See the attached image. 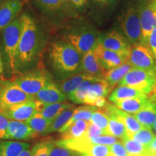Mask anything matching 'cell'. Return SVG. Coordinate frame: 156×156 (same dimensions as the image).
<instances>
[{"mask_svg":"<svg viewBox=\"0 0 156 156\" xmlns=\"http://www.w3.org/2000/svg\"><path fill=\"white\" fill-rule=\"evenodd\" d=\"M98 109L97 107L93 106H81L79 107H76L74 111L73 116H72L70 119L68 121L67 124L62 127L61 129L58 131V132H62L64 131V130L69 126L70 124H72L76 121L77 120H85L87 122H90V120L91 116L93 114V112H95Z\"/></svg>","mask_w":156,"mask_h":156,"instance_id":"obj_29","label":"cell"},{"mask_svg":"<svg viewBox=\"0 0 156 156\" xmlns=\"http://www.w3.org/2000/svg\"><path fill=\"white\" fill-rule=\"evenodd\" d=\"M38 110L39 103L31 99L3 109L0 113L9 120L25 122L38 113Z\"/></svg>","mask_w":156,"mask_h":156,"instance_id":"obj_12","label":"cell"},{"mask_svg":"<svg viewBox=\"0 0 156 156\" xmlns=\"http://www.w3.org/2000/svg\"><path fill=\"white\" fill-rule=\"evenodd\" d=\"M31 99L33 97L25 93L12 80H2L0 82V112Z\"/></svg>","mask_w":156,"mask_h":156,"instance_id":"obj_9","label":"cell"},{"mask_svg":"<svg viewBox=\"0 0 156 156\" xmlns=\"http://www.w3.org/2000/svg\"><path fill=\"white\" fill-rule=\"evenodd\" d=\"M99 44L106 49L126 54H129L131 47V45L124 35L114 30L104 35H101Z\"/></svg>","mask_w":156,"mask_h":156,"instance_id":"obj_14","label":"cell"},{"mask_svg":"<svg viewBox=\"0 0 156 156\" xmlns=\"http://www.w3.org/2000/svg\"><path fill=\"white\" fill-rule=\"evenodd\" d=\"M109 118L107 115L103 113L102 111L98 108L95 112H93V114L91 116L90 122L97 126L98 127L101 128V129L106 130L108 124Z\"/></svg>","mask_w":156,"mask_h":156,"instance_id":"obj_37","label":"cell"},{"mask_svg":"<svg viewBox=\"0 0 156 156\" xmlns=\"http://www.w3.org/2000/svg\"><path fill=\"white\" fill-rule=\"evenodd\" d=\"M147 46L151 49L156 61V26L152 30L151 34H150L149 38H148Z\"/></svg>","mask_w":156,"mask_h":156,"instance_id":"obj_42","label":"cell"},{"mask_svg":"<svg viewBox=\"0 0 156 156\" xmlns=\"http://www.w3.org/2000/svg\"><path fill=\"white\" fill-rule=\"evenodd\" d=\"M156 83V72L133 67L118 85H126L150 95Z\"/></svg>","mask_w":156,"mask_h":156,"instance_id":"obj_6","label":"cell"},{"mask_svg":"<svg viewBox=\"0 0 156 156\" xmlns=\"http://www.w3.org/2000/svg\"><path fill=\"white\" fill-rule=\"evenodd\" d=\"M33 99L41 104L64 103L67 100V96L62 92L57 84L52 81L41 90L33 97Z\"/></svg>","mask_w":156,"mask_h":156,"instance_id":"obj_17","label":"cell"},{"mask_svg":"<svg viewBox=\"0 0 156 156\" xmlns=\"http://www.w3.org/2000/svg\"><path fill=\"white\" fill-rule=\"evenodd\" d=\"M34 2L37 8L47 15L55 14L69 5L68 0H34Z\"/></svg>","mask_w":156,"mask_h":156,"instance_id":"obj_28","label":"cell"},{"mask_svg":"<svg viewBox=\"0 0 156 156\" xmlns=\"http://www.w3.org/2000/svg\"><path fill=\"white\" fill-rule=\"evenodd\" d=\"M23 17L20 15L2 32L1 48L4 65L13 75H15V58L20 39L23 28Z\"/></svg>","mask_w":156,"mask_h":156,"instance_id":"obj_4","label":"cell"},{"mask_svg":"<svg viewBox=\"0 0 156 156\" xmlns=\"http://www.w3.org/2000/svg\"><path fill=\"white\" fill-rule=\"evenodd\" d=\"M89 122L85 120H77L68 126L65 130L60 132L59 140H77L83 137L86 132Z\"/></svg>","mask_w":156,"mask_h":156,"instance_id":"obj_25","label":"cell"},{"mask_svg":"<svg viewBox=\"0 0 156 156\" xmlns=\"http://www.w3.org/2000/svg\"><path fill=\"white\" fill-rule=\"evenodd\" d=\"M23 28L15 58V75L34 69L46 45V36L40 25L28 13H23Z\"/></svg>","mask_w":156,"mask_h":156,"instance_id":"obj_1","label":"cell"},{"mask_svg":"<svg viewBox=\"0 0 156 156\" xmlns=\"http://www.w3.org/2000/svg\"><path fill=\"white\" fill-rule=\"evenodd\" d=\"M30 127L38 134H44L47 131L50 123L48 122L41 114L36 113L29 119L25 122Z\"/></svg>","mask_w":156,"mask_h":156,"instance_id":"obj_34","label":"cell"},{"mask_svg":"<svg viewBox=\"0 0 156 156\" xmlns=\"http://www.w3.org/2000/svg\"><path fill=\"white\" fill-rule=\"evenodd\" d=\"M54 145V142L42 141L35 144L31 151L32 156H49L51 151Z\"/></svg>","mask_w":156,"mask_h":156,"instance_id":"obj_36","label":"cell"},{"mask_svg":"<svg viewBox=\"0 0 156 156\" xmlns=\"http://www.w3.org/2000/svg\"><path fill=\"white\" fill-rule=\"evenodd\" d=\"M152 129L153 130L155 133H156V119H155V122H154V124H153V129Z\"/></svg>","mask_w":156,"mask_h":156,"instance_id":"obj_49","label":"cell"},{"mask_svg":"<svg viewBox=\"0 0 156 156\" xmlns=\"http://www.w3.org/2000/svg\"><path fill=\"white\" fill-rule=\"evenodd\" d=\"M19 156H32V151L31 149H26L23 151L22 153L20 154Z\"/></svg>","mask_w":156,"mask_h":156,"instance_id":"obj_48","label":"cell"},{"mask_svg":"<svg viewBox=\"0 0 156 156\" xmlns=\"http://www.w3.org/2000/svg\"><path fill=\"white\" fill-rule=\"evenodd\" d=\"M112 90V88L104 79L99 80L90 87L84 101V104L93 106L98 98L106 97Z\"/></svg>","mask_w":156,"mask_h":156,"instance_id":"obj_21","label":"cell"},{"mask_svg":"<svg viewBox=\"0 0 156 156\" xmlns=\"http://www.w3.org/2000/svg\"><path fill=\"white\" fill-rule=\"evenodd\" d=\"M101 135H108V134H107V132L106 130L101 129V128L98 127L97 126H95V124H93V123L89 122L86 132H85V135H84L83 137L90 138V137H93V136H101Z\"/></svg>","mask_w":156,"mask_h":156,"instance_id":"obj_41","label":"cell"},{"mask_svg":"<svg viewBox=\"0 0 156 156\" xmlns=\"http://www.w3.org/2000/svg\"><path fill=\"white\" fill-rule=\"evenodd\" d=\"M147 148L151 156L156 155V136L155 139L153 140V142L147 146Z\"/></svg>","mask_w":156,"mask_h":156,"instance_id":"obj_45","label":"cell"},{"mask_svg":"<svg viewBox=\"0 0 156 156\" xmlns=\"http://www.w3.org/2000/svg\"><path fill=\"white\" fill-rule=\"evenodd\" d=\"M30 147V144L28 142L2 140L0 141V156H19L23 151Z\"/></svg>","mask_w":156,"mask_h":156,"instance_id":"obj_26","label":"cell"},{"mask_svg":"<svg viewBox=\"0 0 156 156\" xmlns=\"http://www.w3.org/2000/svg\"><path fill=\"white\" fill-rule=\"evenodd\" d=\"M109 156H130L123 143L116 142L109 146Z\"/></svg>","mask_w":156,"mask_h":156,"instance_id":"obj_40","label":"cell"},{"mask_svg":"<svg viewBox=\"0 0 156 156\" xmlns=\"http://www.w3.org/2000/svg\"><path fill=\"white\" fill-rule=\"evenodd\" d=\"M76 108L75 106L71 108H67L63 111L61 114H59L51 122L49 126H48L47 131H46V134H48L51 133H53L55 132H58L63 126L65 125L68 122V121L70 119L73 114Z\"/></svg>","mask_w":156,"mask_h":156,"instance_id":"obj_32","label":"cell"},{"mask_svg":"<svg viewBox=\"0 0 156 156\" xmlns=\"http://www.w3.org/2000/svg\"><path fill=\"white\" fill-rule=\"evenodd\" d=\"M95 77H96L89 75L86 73H79L62 79L56 84L59 89L68 97L79 87L83 81Z\"/></svg>","mask_w":156,"mask_h":156,"instance_id":"obj_20","label":"cell"},{"mask_svg":"<svg viewBox=\"0 0 156 156\" xmlns=\"http://www.w3.org/2000/svg\"><path fill=\"white\" fill-rule=\"evenodd\" d=\"M148 95L126 85H118L108 96V100L113 103L117 101L132 98H145Z\"/></svg>","mask_w":156,"mask_h":156,"instance_id":"obj_23","label":"cell"},{"mask_svg":"<svg viewBox=\"0 0 156 156\" xmlns=\"http://www.w3.org/2000/svg\"><path fill=\"white\" fill-rule=\"evenodd\" d=\"M5 69V65H4V61L2 58V54L1 48H0V75H2Z\"/></svg>","mask_w":156,"mask_h":156,"instance_id":"obj_47","label":"cell"},{"mask_svg":"<svg viewBox=\"0 0 156 156\" xmlns=\"http://www.w3.org/2000/svg\"><path fill=\"white\" fill-rule=\"evenodd\" d=\"M99 80H101L100 78L95 77L83 81L79 85V87L71 95H69L67 97V98H69L70 101H73L74 103H76V104H82V103L84 104V101H85V96H86L90 87L91 86V85L93 83Z\"/></svg>","mask_w":156,"mask_h":156,"instance_id":"obj_33","label":"cell"},{"mask_svg":"<svg viewBox=\"0 0 156 156\" xmlns=\"http://www.w3.org/2000/svg\"><path fill=\"white\" fill-rule=\"evenodd\" d=\"M148 96L149 100L147 104L133 116L143 127L152 130L156 119V95L151 93Z\"/></svg>","mask_w":156,"mask_h":156,"instance_id":"obj_18","label":"cell"},{"mask_svg":"<svg viewBox=\"0 0 156 156\" xmlns=\"http://www.w3.org/2000/svg\"><path fill=\"white\" fill-rule=\"evenodd\" d=\"M88 0H68L69 5L75 9H82L87 5Z\"/></svg>","mask_w":156,"mask_h":156,"instance_id":"obj_43","label":"cell"},{"mask_svg":"<svg viewBox=\"0 0 156 156\" xmlns=\"http://www.w3.org/2000/svg\"><path fill=\"white\" fill-rule=\"evenodd\" d=\"M9 120L0 113V132L4 131L8 126Z\"/></svg>","mask_w":156,"mask_h":156,"instance_id":"obj_44","label":"cell"},{"mask_svg":"<svg viewBox=\"0 0 156 156\" xmlns=\"http://www.w3.org/2000/svg\"><path fill=\"white\" fill-rule=\"evenodd\" d=\"M122 141L130 156H151L147 146L135 141L127 135Z\"/></svg>","mask_w":156,"mask_h":156,"instance_id":"obj_31","label":"cell"},{"mask_svg":"<svg viewBox=\"0 0 156 156\" xmlns=\"http://www.w3.org/2000/svg\"><path fill=\"white\" fill-rule=\"evenodd\" d=\"M98 30L86 22H76L68 25L63 34V39L69 42L83 54L95 49L99 44Z\"/></svg>","mask_w":156,"mask_h":156,"instance_id":"obj_3","label":"cell"},{"mask_svg":"<svg viewBox=\"0 0 156 156\" xmlns=\"http://www.w3.org/2000/svg\"><path fill=\"white\" fill-rule=\"evenodd\" d=\"M94 52L101 67L104 70L112 69L127 62L128 54L106 49L102 47L99 44L95 48Z\"/></svg>","mask_w":156,"mask_h":156,"instance_id":"obj_15","label":"cell"},{"mask_svg":"<svg viewBox=\"0 0 156 156\" xmlns=\"http://www.w3.org/2000/svg\"><path fill=\"white\" fill-rule=\"evenodd\" d=\"M82 73L87 75L103 79V75L105 70L101 67L100 62L95 55L94 49L84 54L81 63Z\"/></svg>","mask_w":156,"mask_h":156,"instance_id":"obj_19","label":"cell"},{"mask_svg":"<svg viewBox=\"0 0 156 156\" xmlns=\"http://www.w3.org/2000/svg\"><path fill=\"white\" fill-rule=\"evenodd\" d=\"M148 100H149V96L147 95L145 98H132L117 101L114 104L117 108L124 112L134 114L140 112L147 104Z\"/></svg>","mask_w":156,"mask_h":156,"instance_id":"obj_27","label":"cell"},{"mask_svg":"<svg viewBox=\"0 0 156 156\" xmlns=\"http://www.w3.org/2000/svg\"><path fill=\"white\" fill-rule=\"evenodd\" d=\"M120 25L124 36L130 45L140 44L141 25L140 19V6L131 5L123 13Z\"/></svg>","mask_w":156,"mask_h":156,"instance_id":"obj_7","label":"cell"},{"mask_svg":"<svg viewBox=\"0 0 156 156\" xmlns=\"http://www.w3.org/2000/svg\"><path fill=\"white\" fill-rule=\"evenodd\" d=\"M55 143L80 156H109V146L92 144L83 137L77 140H58Z\"/></svg>","mask_w":156,"mask_h":156,"instance_id":"obj_8","label":"cell"},{"mask_svg":"<svg viewBox=\"0 0 156 156\" xmlns=\"http://www.w3.org/2000/svg\"></svg>","mask_w":156,"mask_h":156,"instance_id":"obj_53","label":"cell"},{"mask_svg":"<svg viewBox=\"0 0 156 156\" xmlns=\"http://www.w3.org/2000/svg\"><path fill=\"white\" fill-rule=\"evenodd\" d=\"M25 0H5L0 5V31L20 16Z\"/></svg>","mask_w":156,"mask_h":156,"instance_id":"obj_16","label":"cell"},{"mask_svg":"<svg viewBox=\"0 0 156 156\" xmlns=\"http://www.w3.org/2000/svg\"><path fill=\"white\" fill-rule=\"evenodd\" d=\"M77 156H80V155H77Z\"/></svg>","mask_w":156,"mask_h":156,"instance_id":"obj_52","label":"cell"},{"mask_svg":"<svg viewBox=\"0 0 156 156\" xmlns=\"http://www.w3.org/2000/svg\"><path fill=\"white\" fill-rule=\"evenodd\" d=\"M140 19L141 25L140 44L147 46L150 34L156 26V0L140 5Z\"/></svg>","mask_w":156,"mask_h":156,"instance_id":"obj_11","label":"cell"},{"mask_svg":"<svg viewBox=\"0 0 156 156\" xmlns=\"http://www.w3.org/2000/svg\"><path fill=\"white\" fill-rule=\"evenodd\" d=\"M79 155L75 152L55 143L51 151L49 156H77Z\"/></svg>","mask_w":156,"mask_h":156,"instance_id":"obj_39","label":"cell"},{"mask_svg":"<svg viewBox=\"0 0 156 156\" xmlns=\"http://www.w3.org/2000/svg\"><path fill=\"white\" fill-rule=\"evenodd\" d=\"M155 134L151 129H148L144 127L140 131L136 132L135 134H134L131 138L135 141L142 144V145L148 146L155 139Z\"/></svg>","mask_w":156,"mask_h":156,"instance_id":"obj_35","label":"cell"},{"mask_svg":"<svg viewBox=\"0 0 156 156\" xmlns=\"http://www.w3.org/2000/svg\"><path fill=\"white\" fill-rule=\"evenodd\" d=\"M4 1H5V0H0V5H1L4 2Z\"/></svg>","mask_w":156,"mask_h":156,"instance_id":"obj_50","label":"cell"},{"mask_svg":"<svg viewBox=\"0 0 156 156\" xmlns=\"http://www.w3.org/2000/svg\"><path fill=\"white\" fill-rule=\"evenodd\" d=\"M38 135L25 122L9 120L8 126L4 131L0 132V140H28Z\"/></svg>","mask_w":156,"mask_h":156,"instance_id":"obj_13","label":"cell"},{"mask_svg":"<svg viewBox=\"0 0 156 156\" xmlns=\"http://www.w3.org/2000/svg\"><path fill=\"white\" fill-rule=\"evenodd\" d=\"M127 62L133 67L156 72V61L147 46L140 44L131 45Z\"/></svg>","mask_w":156,"mask_h":156,"instance_id":"obj_10","label":"cell"},{"mask_svg":"<svg viewBox=\"0 0 156 156\" xmlns=\"http://www.w3.org/2000/svg\"><path fill=\"white\" fill-rule=\"evenodd\" d=\"M108 118V124L106 128L107 134L115 136L121 140L124 139L126 136V130L124 123L115 114H112Z\"/></svg>","mask_w":156,"mask_h":156,"instance_id":"obj_30","label":"cell"},{"mask_svg":"<svg viewBox=\"0 0 156 156\" xmlns=\"http://www.w3.org/2000/svg\"><path fill=\"white\" fill-rule=\"evenodd\" d=\"M1 81H2V80H1V79H0V82H1Z\"/></svg>","mask_w":156,"mask_h":156,"instance_id":"obj_51","label":"cell"},{"mask_svg":"<svg viewBox=\"0 0 156 156\" xmlns=\"http://www.w3.org/2000/svg\"><path fill=\"white\" fill-rule=\"evenodd\" d=\"M75 106V105L70 103H55L50 104H41L39 103L38 113L50 123L53 121L58 114H61L65 109Z\"/></svg>","mask_w":156,"mask_h":156,"instance_id":"obj_24","label":"cell"},{"mask_svg":"<svg viewBox=\"0 0 156 156\" xmlns=\"http://www.w3.org/2000/svg\"><path fill=\"white\" fill-rule=\"evenodd\" d=\"M155 156H156V155H155Z\"/></svg>","mask_w":156,"mask_h":156,"instance_id":"obj_54","label":"cell"},{"mask_svg":"<svg viewBox=\"0 0 156 156\" xmlns=\"http://www.w3.org/2000/svg\"><path fill=\"white\" fill-rule=\"evenodd\" d=\"M93 1L102 5H108L113 2H116V0H93Z\"/></svg>","mask_w":156,"mask_h":156,"instance_id":"obj_46","label":"cell"},{"mask_svg":"<svg viewBox=\"0 0 156 156\" xmlns=\"http://www.w3.org/2000/svg\"><path fill=\"white\" fill-rule=\"evenodd\" d=\"M12 81L25 93L34 97L53 80L51 75L46 70L37 67L19 74Z\"/></svg>","mask_w":156,"mask_h":156,"instance_id":"obj_5","label":"cell"},{"mask_svg":"<svg viewBox=\"0 0 156 156\" xmlns=\"http://www.w3.org/2000/svg\"><path fill=\"white\" fill-rule=\"evenodd\" d=\"M85 138L87 141L90 142L92 144H96V145H107L111 146L115 142H118V139L115 136H113L112 135H101L97 136H93V137L90 138Z\"/></svg>","mask_w":156,"mask_h":156,"instance_id":"obj_38","label":"cell"},{"mask_svg":"<svg viewBox=\"0 0 156 156\" xmlns=\"http://www.w3.org/2000/svg\"><path fill=\"white\" fill-rule=\"evenodd\" d=\"M83 54L65 40L52 42L48 49V62L54 74L60 78L82 73Z\"/></svg>","mask_w":156,"mask_h":156,"instance_id":"obj_2","label":"cell"},{"mask_svg":"<svg viewBox=\"0 0 156 156\" xmlns=\"http://www.w3.org/2000/svg\"><path fill=\"white\" fill-rule=\"evenodd\" d=\"M133 67L128 62H124L119 66L108 70H105L103 78L106 80L110 87L113 89L116 85H119L121 80Z\"/></svg>","mask_w":156,"mask_h":156,"instance_id":"obj_22","label":"cell"}]
</instances>
